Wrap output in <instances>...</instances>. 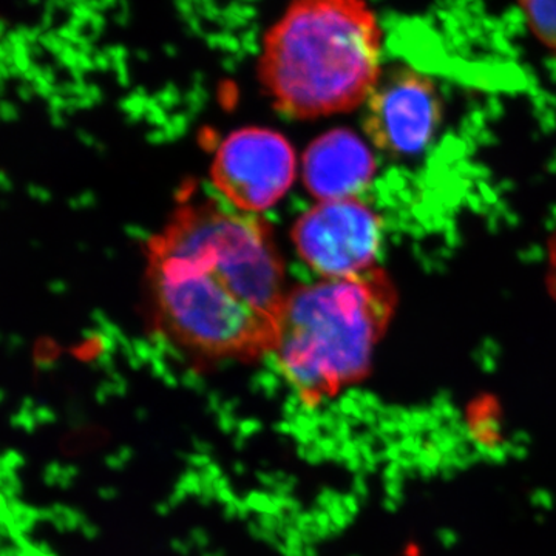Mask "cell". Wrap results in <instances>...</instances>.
Wrapping results in <instances>:
<instances>
[{"label":"cell","instance_id":"obj_1","mask_svg":"<svg viewBox=\"0 0 556 556\" xmlns=\"http://www.w3.org/2000/svg\"><path fill=\"white\" fill-rule=\"evenodd\" d=\"M287 269L257 215L186 199L146 244L156 332L199 362L270 356L287 300Z\"/></svg>","mask_w":556,"mask_h":556},{"label":"cell","instance_id":"obj_2","mask_svg":"<svg viewBox=\"0 0 556 556\" xmlns=\"http://www.w3.org/2000/svg\"><path fill=\"white\" fill-rule=\"evenodd\" d=\"M382 36L368 0H289L263 38L260 83L288 118L351 112L382 76Z\"/></svg>","mask_w":556,"mask_h":556},{"label":"cell","instance_id":"obj_3","mask_svg":"<svg viewBox=\"0 0 556 556\" xmlns=\"http://www.w3.org/2000/svg\"><path fill=\"white\" fill-rule=\"evenodd\" d=\"M397 306L386 270L289 289L270 356L302 401L316 404L368 375Z\"/></svg>","mask_w":556,"mask_h":556},{"label":"cell","instance_id":"obj_4","mask_svg":"<svg viewBox=\"0 0 556 556\" xmlns=\"http://www.w3.org/2000/svg\"><path fill=\"white\" fill-rule=\"evenodd\" d=\"M298 159L283 135L265 127L232 131L212 160L211 178L226 201L244 214L276 206L294 185Z\"/></svg>","mask_w":556,"mask_h":556},{"label":"cell","instance_id":"obj_5","mask_svg":"<svg viewBox=\"0 0 556 556\" xmlns=\"http://www.w3.org/2000/svg\"><path fill=\"white\" fill-rule=\"evenodd\" d=\"M299 257L321 278L357 276L375 268L382 222L364 201H318L291 232Z\"/></svg>","mask_w":556,"mask_h":556},{"label":"cell","instance_id":"obj_6","mask_svg":"<svg viewBox=\"0 0 556 556\" xmlns=\"http://www.w3.org/2000/svg\"><path fill=\"white\" fill-rule=\"evenodd\" d=\"M365 108L364 127L369 139L376 148L394 156L422 152L441 124L437 84L408 67L382 73Z\"/></svg>","mask_w":556,"mask_h":556},{"label":"cell","instance_id":"obj_7","mask_svg":"<svg viewBox=\"0 0 556 556\" xmlns=\"http://www.w3.org/2000/svg\"><path fill=\"white\" fill-rule=\"evenodd\" d=\"M375 174V155L351 130L320 135L303 155V182L318 201L356 199L371 185Z\"/></svg>","mask_w":556,"mask_h":556},{"label":"cell","instance_id":"obj_8","mask_svg":"<svg viewBox=\"0 0 556 556\" xmlns=\"http://www.w3.org/2000/svg\"><path fill=\"white\" fill-rule=\"evenodd\" d=\"M530 28L556 53V0H521Z\"/></svg>","mask_w":556,"mask_h":556},{"label":"cell","instance_id":"obj_9","mask_svg":"<svg viewBox=\"0 0 556 556\" xmlns=\"http://www.w3.org/2000/svg\"><path fill=\"white\" fill-rule=\"evenodd\" d=\"M546 285L548 294L556 300V229L548 241Z\"/></svg>","mask_w":556,"mask_h":556}]
</instances>
